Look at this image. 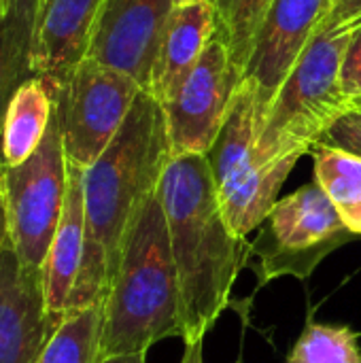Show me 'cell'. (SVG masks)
Here are the masks:
<instances>
[{
  "instance_id": "obj_22",
  "label": "cell",
  "mask_w": 361,
  "mask_h": 363,
  "mask_svg": "<svg viewBox=\"0 0 361 363\" xmlns=\"http://www.w3.org/2000/svg\"><path fill=\"white\" fill-rule=\"evenodd\" d=\"M315 147H328L361 160V106L343 113L319 138ZM313 147V149H315Z\"/></svg>"
},
{
  "instance_id": "obj_28",
  "label": "cell",
  "mask_w": 361,
  "mask_h": 363,
  "mask_svg": "<svg viewBox=\"0 0 361 363\" xmlns=\"http://www.w3.org/2000/svg\"><path fill=\"white\" fill-rule=\"evenodd\" d=\"M11 4H13V0H0V17L11 9Z\"/></svg>"
},
{
  "instance_id": "obj_8",
  "label": "cell",
  "mask_w": 361,
  "mask_h": 363,
  "mask_svg": "<svg viewBox=\"0 0 361 363\" xmlns=\"http://www.w3.org/2000/svg\"><path fill=\"white\" fill-rule=\"evenodd\" d=\"M55 117L68 164L89 168L111 145L130 115L140 83L128 72L85 57L53 83Z\"/></svg>"
},
{
  "instance_id": "obj_1",
  "label": "cell",
  "mask_w": 361,
  "mask_h": 363,
  "mask_svg": "<svg viewBox=\"0 0 361 363\" xmlns=\"http://www.w3.org/2000/svg\"><path fill=\"white\" fill-rule=\"evenodd\" d=\"M170 160L164 108L143 89L111 145L83 170L85 253L66 315L104 304L132 223Z\"/></svg>"
},
{
  "instance_id": "obj_13",
  "label": "cell",
  "mask_w": 361,
  "mask_h": 363,
  "mask_svg": "<svg viewBox=\"0 0 361 363\" xmlns=\"http://www.w3.org/2000/svg\"><path fill=\"white\" fill-rule=\"evenodd\" d=\"M104 0H36L32 66L51 83L77 68L91 47Z\"/></svg>"
},
{
  "instance_id": "obj_29",
  "label": "cell",
  "mask_w": 361,
  "mask_h": 363,
  "mask_svg": "<svg viewBox=\"0 0 361 363\" xmlns=\"http://www.w3.org/2000/svg\"><path fill=\"white\" fill-rule=\"evenodd\" d=\"M191 2H211V4H215V0H174V6L177 4H191Z\"/></svg>"
},
{
  "instance_id": "obj_19",
  "label": "cell",
  "mask_w": 361,
  "mask_h": 363,
  "mask_svg": "<svg viewBox=\"0 0 361 363\" xmlns=\"http://www.w3.org/2000/svg\"><path fill=\"white\" fill-rule=\"evenodd\" d=\"M102 308L96 304L64 315L38 363L102 362Z\"/></svg>"
},
{
  "instance_id": "obj_5",
  "label": "cell",
  "mask_w": 361,
  "mask_h": 363,
  "mask_svg": "<svg viewBox=\"0 0 361 363\" xmlns=\"http://www.w3.org/2000/svg\"><path fill=\"white\" fill-rule=\"evenodd\" d=\"M260 134L257 98L249 83H240L234 106L206 153L217 198L232 232L247 238L257 230L279 202V191L298 157L264 164L255 145Z\"/></svg>"
},
{
  "instance_id": "obj_9",
  "label": "cell",
  "mask_w": 361,
  "mask_h": 363,
  "mask_svg": "<svg viewBox=\"0 0 361 363\" xmlns=\"http://www.w3.org/2000/svg\"><path fill=\"white\" fill-rule=\"evenodd\" d=\"M240 83L243 70L215 32L181 91L162 104L172 155H206L211 151L234 106Z\"/></svg>"
},
{
  "instance_id": "obj_18",
  "label": "cell",
  "mask_w": 361,
  "mask_h": 363,
  "mask_svg": "<svg viewBox=\"0 0 361 363\" xmlns=\"http://www.w3.org/2000/svg\"><path fill=\"white\" fill-rule=\"evenodd\" d=\"M311 153L315 160V181L349 230L361 236V160L328 147H315Z\"/></svg>"
},
{
  "instance_id": "obj_3",
  "label": "cell",
  "mask_w": 361,
  "mask_h": 363,
  "mask_svg": "<svg viewBox=\"0 0 361 363\" xmlns=\"http://www.w3.org/2000/svg\"><path fill=\"white\" fill-rule=\"evenodd\" d=\"M181 289L157 191L145 202L126 238L102 308V357L147 353L181 338Z\"/></svg>"
},
{
  "instance_id": "obj_2",
  "label": "cell",
  "mask_w": 361,
  "mask_h": 363,
  "mask_svg": "<svg viewBox=\"0 0 361 363\" xmlns=\"http://www.w3.org/2000/svg\"><path fill=\"white\" fill-rule=\"evenodd\" d=\"M157 196L181 289V340L200 342L228 308L251 245L226 221L204 153L172 155Z\"/></svg>"
},
{
  "instance_id": "obj_6",
  "label": "cell",
  "mask_w": 361,
  "mask_h": 363,
  "mask_svg": "<svg viewBox=\"0 0 361 363\" xmlns=\"http://www.w3.org/2000/svg\"><path fill=\"white\" fill-rule=\"evenodd\" d=\"M355 238L321 185H302L272 206L251 242L257 287L283 277L306 281L326 257Z\"/></svg>"
},
{
  "instance_id": "obj_16",
  "label": "cell",
  "mask_w": 361,
  "mask_h": 363,
  "mask_svg": "<svg viewBox=\"0 0 361 363\" xmlns=\"http://www.w3.org/2000/svg\"><path fill=\"white\" fill-rule=\"evenodd\" d=\"M55 113V89L47 77L28 79L11 98L0 128V164L26 162L43 143Z\"/></svg>"
},
{
  "instance_id": "obj_26",
  "label": "cell",
  "mask_w": 361,
  "mask_h": 363,
  "mask_svg": "<svg viewBox=\"0 0 361 363\" xmlns=\"http://www.w3.org/2000/svg\"><path fill=\"white\" fill-rule=\"evenodd\" d=\"M202 342H204V340H200V342H191V345H185V353H183V359H181V363H204Z\"/></svg>"
},
{
  "instance_id": "obj_25",
  "label": "cell",
  "mask_w": 361,
  "mask_h": 363,
  "mask_svg": "<svg viewBox=\"0 0 361 363\" xmlns=\"http://www.w3.org/2000/svg\"><path fill=\"white\" fill-rule=\"evenodd\" d=\"M11 247V232H9V217H6V206L2 198V187H0V255Z\"/></svg>"
},
{
  "instance_id": "obj_23",
  "label": "cell",
  "mask_w": 361,
  "mask_h": 363,
  "mask_svg": "<svg viewBox=\"0 0 361 363\" xmlns=\"http://www.w3.org/2000/svg\"><path fill=\"white\" fill-rule=\"evenodd\" d=\"M349 32H351V43L343 66V85L353 106H361V21Z\"/></svg>"
},
{
  "instance_id": "obj_12",
  "label": "cell",
  "mask_w": 361,
  "mask_h": 363,
  "mask_svg": "<svg viewBox=\"0 0 361 363\" xmlns=\"http://www.w3.org/2000/svg\"><path fill=\"white\" fill-rule=\"evenodd\" d=\"M172 6L174 0H104L87 57L128 72L147 91Z\"/></svg>"
},
{
  "instance_id": "obj_15",
  "label": "cell",
  "mask_w": 361,
  "mask_h": 363,
  "mask_svg": "<svg viewBox=\"0 0 361 363\" xmlns=\"http://www.w3.org/2000/svg\"><path fill=\"white\" fill-rule=\"evenodd\" d=\"M85 253L83 168L68 164V191L60 225L45 262V296L53 317L64 319Z\"/></svg>"
},
{
  "instance_id": "obj_10",
  "label": "cell",
  "mask_w": 361,
  "mask_h": 363,
  "mask_svg": "<svg viewBox=\"0 0 361 363\" xmlns=\"http://www.w3.org/2000/svg\"><path fill=\"white\" fill-rule=\"evenodd\" d=\"M332 0H274L243 70L257 98L260 125L277 91L319 32Z\"/></svg>"
},
{
  "instance_id": "obj_11",
  "label": "cell",
  "mask_w": 361,
  "mask_h": 363,
  "mask_svg": "<svg viewBox=\"0 0 361 363\" xmlns=\"http://www.w3.org/2000/svg\"><path fill=\"white\" fill-rule=\"evenodd\" d=\"M60 321L47 308L45 272L9 247L0 255V363H38Z\"/></svg>"
},
{
  "instance_id": "obj_24",
  "label": "cell",
  "mask_w": 361,
  "mask_h": 363,
  "mask_svg": "<svg viewBox=\"0 0 361 363\" xmlns=\"http://www.w3.org/2000/svg\"><path fill=\"white\" fill-rule=\"evenodd\" d=\"M361 21V0H332L328 15L319 30L323 32H349Z\"/></svg>"
},
{
  "instance_id": "obj_4",
  "label": "cell",
  "mask_w": 361,
  "mask_h": 363,
  "mask_svg": "<svg viewBox=\"0 0 361 363\" xmlns=\"http://www.w3.org/2000/svg\"><path fill=\"white\" fill-rule=\"evenodd\" d=\"M349 43L351 32L315 34L262 119L255 145L260 162L300 160L343 113L353 108L343 85Z\"/></svg>"
},
{
  "instance_id": "obj_7",
  "label": "cell",
  "mask_w": 361,
  "mask_h": 363,
  "mask_svg": "<svg viewBox=\"0 0 361 363\" xmlns=\"http://www.w3.org/2000/svg\"><path fill=\"white\" fill-rule=\"evenodd\" d=\"M11 247L30 270H43L68 191V157L53 113L40 147L21 164H0Z\"/></svg>"
},
{
  "instance_id": "obj_20",
  "label": "cell",
  "mask_w": 361,
  "mask_h": 363,
  "mask_svg": "<svg viewBox=\"0 0 361 363\" xmlns=\"http://www.w3.org/2000/svg\"><path fill=\"white\" fill-rule=\"evenodd\" d=\"M287 363H361L360 336L349 325L306 321Z\"/></svg>"
},
{
  "instance_id": "obj_27",
  "label": "cell",
  "mask_w": 361,
  "mask_h": 363,
  "mask_svg": "<svg viewBox=\"0 0 361 363\" xmlns=\"http://www.w3.org/2000/svg\"><path fill=\"white\" fill-rule=\"evenodd\" d=\"M147 353H128V355H111V357H102L100 363H145Z\"/></svg>"
},
{
  "instance_id": "obj_21",
  "label": "cell",
  "mask_w": 361,
  "mask_h": 363,
  "mask_svg": "<svg viewBox=\"0 0 361 363\" xmlns=\"http://www.w3.org/2000/svg\"><path fill=\"white\" fill-rule=\"evenodd\" d=\"M274 0H215L217 36L226 43L234 64L245 70L255 34Z\"/></svg>"
},
{
  "instance_id": "obj_14",
  "label": "cell",
  "mask_w": 361,
  "mask_h": 363,
  "mask_svg": "<svg viewBox=\"0 0 361 363\" xmlns=\"http://www.w3.org/2000/svg\"><path fill=\"white\" fill-rule=\"evenodd\" d=\"M215 4L191 2L172 6L155 53L149 94L160 102H170L200 62L215 36Z\"/></svg>"
},
{
  "instance_id": "obj_17",
  "label": "cell",
  "mask_w": 361,
  "mask_h": 363,
  "mask_svg": "<svg viewBox=\"0 0 361 363\" xmlns=\"http://www.w3.org/2000/svg\"><path fill=\"white\" fill-rule=\"evenodd\" d=\"M36 0H13L0 17V128L13 94L32 77V38H34Z\"/></svg>"
}]
</instances>
